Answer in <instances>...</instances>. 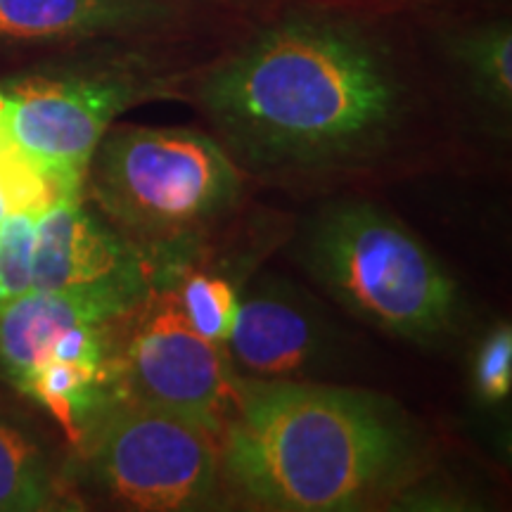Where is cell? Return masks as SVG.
Returning a JSON list of instances; mask_svg holds the SVG:
<instances>
[{"label":"cell","mask_w":512,"mask_h":512,"mask_svg":"<svg viewBox=\"0 0 512 512\" xmlns=\"http://www.w3.org/2000/svg\"><path fill=\"white\" fill-rule=\"evenodd\" d=\"M200 102L233 162L313 171L380 150L403 86L389 50L354 19L292 15L216 64Z\"/></svg>","instance_id":"obj_1"},{"label":"cell","mask_w":512,"mask_h":512,"mask_svg":"<svg viewBox=\"0 0 512 512\" xmlns=\"http://www.w3.org/2000/svg\"><path fill=\"white\" fill-rule=\"evenodd\" d=\"M418 460L406 413L380 394L304 380H235L221 479L254 508H370L406 489Z\"/></svg>","instance_id":"obj_2"},{"label":"cell","mask_w":512,"mask_h":512,"mask_svg":"<svg viewBox=\"0 0 512 512\" xmlns=\"http://www.w3.org/2000/svg\"><path fill=\"white\" fill-rule=\"evenodd\" d=\"M86 188L107 221L150 264L183 252L240 202L242 176L226 147L192 128L107 131Z\"/></svg>","instance_id":"obj_3"},{"label":"cell","mask_w":512,"mask_h":512,"mask_svg":"<svg viewBox=\"0 0 512 512\" xmlns=\"http://www.w3.org/2000/svg\"><path fill=\"white\" fill-rule=\"evenodd\" d=\"M304 264L344 309L394 337L432 342L460 316V292L437 256L389 211L339 202L311 223Z\"/></svg>","instance_id":"obj_4"},{"label":"cell","mask_w":512,"mask_h":512,"mask_svg":"<svg viewBox=\"0 0 512 512\" xmlns=\"http://www.w3.org/2000/svg\"><path fill=\"white\" fill-rule=\"evenodd\" d=\"M79 448L88 482L133 510L207 508L223 482L221 434L131 396L112 401Z\"/></svg>","instance_id":"obj_5"},{"label":"cell","mask_w":512,"mask_h":512,"mask_svg":"<svg viewBox=\"0 0 512 512\" xmlns=\"http://www.w3.org/2000/svg\"><path fill=\"white\" fill-rule=\"evenodd\" d=\"M162 86L140 67L64 69L0 83V102L12 136L64 200L83 197L88 164L114 119Z\"/></svg>","instance_id":"obj_6"},{"label":"cell","mask_w":512,"mask_h":512,"mask_svg":"<svg viewBox=\"0 0 512 512\" xmlns=\"http://www.w3.org/2000/svg\"><path fill=\"white\" fill-rule=\"evenodd\" d=\"M119 351L121 396L190 415L223 432L235 401V380L223 347L190 325L174 290H152L136 311Z\"/></svg>","instance_id":"obj_7"},{"label":"cell","mask_w":512,"mask_h":512,"mask_svg":"<svg viewBox=\"0 0 512 512\" xmlns=\"http://www.w3.org/2000/svg\"><path fill=\"white\" fill-rule=\"evenodd\" d=\"M152 273L150 259L110 221L83 207L81 197L57 200L38 216L31 290L140 306L152 292Z\"/></svg>","instance_id":"obj_8"},{"label":"cell","mask_w":512,"mask_h":512,"mask_svg":"<svg viewBox=\"0 0 512 512\" xmlns=\"http://www.w3.org/2000/svg\"><path fill=\"white\" fill-rule=\"evenodd\" d=\"M226 347L245 377L299 380L330 354V328L309 299L275 280L240 297Z\"/></svg>","instance_id":"obj_9"},{"label":"cell","mask_w":512,"mask_h":512,"mask_svg":"<svg viewBox=\"0 0 512 512\" xmlns=\"http://www.w3.org/2000/svg\"><path fill=\"white\" fill-rule=\"evenodd\" d=\"M174 19L164 0H0V41L53 43L126 36Z\"/></svg>","instance_id":"obj_10"},{"label":"cell","mask_w":512,"mask_h":512,"mask_svg":"<svg viewBox=\"0 0 512 512\" xmlns=\"http://www.w3.org/2000/svg\"><path fill=\"white\" fill-rule=\"evenodd\" d=\"M136 309L117 299L31 290L0 309V370L17 384L46 358L50 344L64 330L124 320Z\"/></svg>","instance_id":"obj_11"},{"label":"cell","mask_w":512,"mask_h":512,"mask_svg":"<svg viewBox=\"0 0 512 512\" xmlns=\"http://www.w3.org/2000/svg\"><path fill=\"white\" fill-rule=\"evenodd\" d=\"M60 501V484L43 448L0 415V512L53 510Z\"/></svg>","instance_id":"obj_12"},{"label":"cell","mask_w":512,"mask_h":512,"mask_svg":"<svg viewBox=\"0 0 512 512\" xmlns=\"http://www.w3.org/2000/svg\"><path fill=\"white\" fill-rule=\"evenodd\" d=\"M456 60L486 102L510 110L512 102V34L508 22L486 24L453 41Z\"/></svg>","instance_id":"obj_13"},{"label":"cell","mask_w":512,"mask_h":512,"mask_svg":"<svg viewBox=\"0 0 512 512\" xmlns=\"http://www.w3.org/2000/svg\"><path fill=\"white\" fill-rule=\"evenodd\" d=\"M176 297L192 328L216 347L226 349L240 304L233 283L221 275L190 271L181 278Z\"/></svg>","instance_id":"obj_14"},{"label":"cell","mask_w":512,"mask_h":512,"mask_svg":"<svg viewBox=\"0 0 512 512\" xmlns=\"http://www.w3.org/2000/svg\"><path fill=\"white\" fill-rule=\"evenodd\" d=\"M0 190L8 197L12 211L43 214L60 200L55 185L31 162V157L12 136L3 102H0Z\"/></svg>","instance_id":"obj_15"},{"label":"cell","mask_w":512,"mask_h":512,"mask_svg":"<svg viewBox=\"0 0 512 512\" xmlns=\"http://www.w3.org/2000/svg\"><path fill=\"white\" fill-rule=\"evenodd\" d=\"M38 216L34 211H10L0 221V309L34 287Z\"/></svg>","instance_id":"obj_16"},{"label":"cell","mask_w":512,"mask_h":512,"mask_svg":"<svg viewBox=\"0 0 512 512\" xmlns=\"http://www.w3.org/2000/svg\"><path fill=\"white\" fill-rule=\"evenodd\" d=\"M477 399L484 406L508 401L512 392V330L510 323L496 325L479 344L472 366Z\"/></svg>","instance_id":"obj_17"},{"label":"cell","mask_w":512,"mask_h":512,"mask_svg":"<svg viewBox=\"0 0 512 512\" xmlns=\"http://www.w3.org/2000/svg\"><path fill=\"white\" fill-rule=\"evenodd\" d=\"M12 211V207H10V202H8V197H5V192L0 190V221L5 219V216H8Z\"/></svg>","instance_id":"obj_18"}]
</instances>
